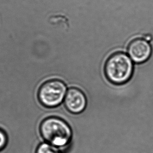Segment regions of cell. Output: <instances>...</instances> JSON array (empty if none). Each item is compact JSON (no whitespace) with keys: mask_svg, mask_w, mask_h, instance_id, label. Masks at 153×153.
<instances>
[{"mask_svg":"<svg viewBox=\"0 0 153 153\" xmlns=\"http://www.w3.org/2000/svg\"><path fill=\"white\" fill-rule=\"evenodd\" d=\"M87 105L85 94L76 87H71L67 92L64 100V106L70 114H79L85 111Z\"/></svg>","mask_w":153,"mask_h":153,"instance_id":"5b68a950","label":"cell"},{"mask_svg":"<svg viewBox=\"0 0 153 153\" xmlns=\"http://www.w3.org/2000/svg\"><path fill=\"white\" fill-rule=\"evenodd\" d=\"M61 151L47 142L39 144L36 150L35 153H60Z\"/></svg>","mask_w":153,"mask_h":153,"instance_id":"8992f818","label":"cell"},{"mask_svg":"<svg viewBox=\"0 0 153 153\" xmlns=\"http://www.w3.org/2000/svg\"><path fill=\"white\" fill-rule=\"evenodd\" d=\"M66 93V84L64 81L59 79H51L40 86L38 99L44 107L55 108L62 103Z\"/></svg>","mask_w":153,"mask_h":153,"instance_id":"3957f363","label":"cell"},{"mask_svg":"<svg viewBox=\"0 0 153 153\" xmlns=\"http://www.w3.org/2000/svg\"><path fill=\"white\" fill-rule=\"evenodd\" d=\"M127 51L133 62L135 64H142L151 57L153 47L145 38H136L128 44Z\"/></svg>","mask_w":153,"mask_h":153,"instance_id":"277c9868","label":"cell"},{"mask_svg":"<svg viewBox=\"0 0 153 153\" xmlns=\"http://www.w3.org/2000/svg\"><path fill=\"white\" fill-rule=\"evenodd\" d=\"M134 65L132 60L124 52H116L106 60L104 74L108 81L113 84L123 85L132 79Z\"/></svg>","mask_w":153,"mask_h":153,"instance_id":"7a4b0ae2","label":"cell"},{"mask_svg":"<svg viewBox=\"0 0 153 153\" xmlns=\"http://www.w3.org/2000/svg\"><path fill=\"white\" fill-rule=\"evenodd\" d=\"M39 133L46 142L60 151L68 147L73 138V130L68 123L56 116L44 119L39 124Z\"/></svg>","mask_w":153,"mask_h":153,"instance_id":"6da1fadb","label":"cell"},{"mask_svg":"<svg viewBox=\"0 0 153 153\" xmlns=\"http://www.w3.org/2000/svg\"><path fill=\"white\" fill-rule=\"evenodd\" d=\"M8 142V135L6 131L0 128V152L6 149Z\"/></svg>","mask_w":153,"mask_h":153,"instance_id":"52a82bcc","label":"cell"}]
</instances>
